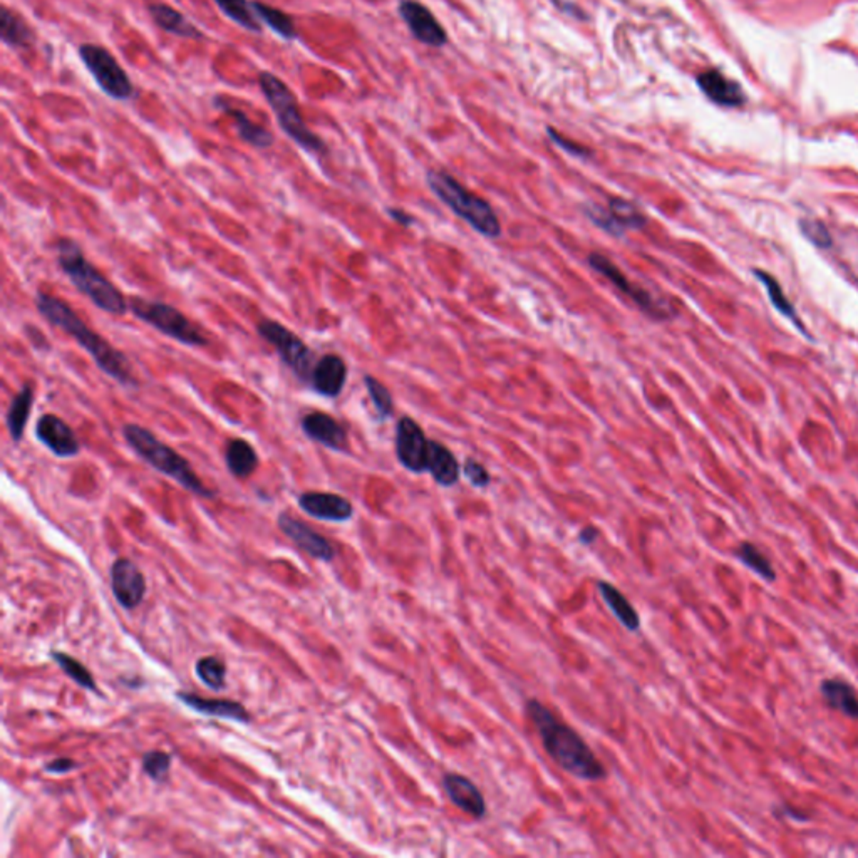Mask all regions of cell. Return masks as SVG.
I'll return each instance as SVG.
<instances>
[{
  "label": "cell",
  "mask_w": 858,
  "mask_h": 858,
  "mask_svg": "<svg viewBox=\"0 0 858 858\" xmlns=\"http://www.w3.org/2000/svg\"><path fill=\"white\" fill-rule=\"evenodd\" d=\"M387 213H389V215H391V217L396 220L397 224H411V217L408 215V213L401 212V210H393V208H391V210H387Z\"/></svg>",
  "instance_id": "ee69618b"
},
{
  "label": "cell",
  "mask_w": 858,
  "mask_h": 858,
  "mask_svg": "<svg viewBox=\"0 0 858 858\" xmlns=\"http://www.w3.org/2000/svg\"><path fill=\"white\" fill-rule=\"evenodd\" d=\"M698 84L701 89L706 93L708 98H711L714 103L725 105V106H738L743 103V93L740 86L735 82L726 80L721 72L718 71H706L698 78Z\"/></svg>",
  "instance_id": "4316f807"
},
{
  "label": "cell",
  "mask_w": 858,
  "mask_h": 858,
  "mask_svg": "<svg viewBox=\"0 0 858 858\" xmlns=\"http://www.w3.org/2000/svg\"><path fill=\"white\" fill-rule=\"evenodd\" d=\"M155 24L165 32L185 38V39H201L203 32L193 22H190L183 13L173 9L166 4H151L148 7Z\"/></svg>",
  "instance_id": "603a6c76"
},
{
  "label": "cell",
  "mask_w": 858,
  "mask_h": 858,
  "mask_svg": "<svg viewBox=\"0 0 858 858\" xmlns=\"http://www.w3.org/2000/svg\"><path fill=\"white\" fill-rule=\"evenodd\" d=\"M428 185L437 199L448 205L453 212L462 217L466 224L471 225L481 235L497 238L502 235V225L485 200L470 193L460 185L448 173H428Z\"/></svg>",
  "instance_id": "5b68a950"
},
{
  "label": "cell",
  "mask_w": 858,
  "mask_h": 858,
  "mask_svg": "<svg viewBox=\"0 0 858 858\" xmlns=\"http://www.w3.org/2000/svg\"><path fill=\"white\" fill-rule=\"evenodd\" d=\"M0 38L4 40V44L11 47L26 49L34 42V32L17 13L7 7H2Z\"/></svg>",
  "instance_id": "f1b7e54d"
},
{
  "label": "cell",
  "mask_w": 858,
  "mask_h": 858,
  "mask_svg": "<svg viewBox=\"0 0 858 858\" xmlns=\"http://www.w3.org/2000/svg\"><path fill=\"white\" fill-rule=\"evenodd\" d=\"M527 716L540 736L548 756L572 777L597 781L607 777V769L595 756L581 735L564 725L540 701L530 700L525 706Z\"/></svg>",
  "instance_id": "6da1fadb"
},
{
  "label": "cell",
  "mask_w": 858,
  "mask_h": 858,
  "mask_svg": "<svg viewBox=\"0 0 858 858\" xmlns=\"http://www.w3.org/2000/svg\"><path fill=\"white\" fill-rule=\"evenodd\" d=\"M597 589L599 592L602 595V599L606 600L607 607L610 608V612L616 616V619L621 622L622 625L631 631V633H635L639 631L641 627V617L637 614V610L633 607V604L629 602V599L625 595L621 594L617 590V587H614L612 583L608 582H597Z\"/></svg>",
  "instance_id": "83f0119b"
},
{
  "label": "cell",
  "mask_w": 858,
  "mask_h": 858,
  "mask_svg": "<svg viewBox=\"0 0 858 858\" xmlns=\"http://www.w3.org/2000/svg\"><path fill=\"white\" fill-rule=\"evenodd\" d=\"M40 443L57 458H74L81 453V443L72 428L55 414L40 416L36 424Z\"/></svg>",
  "instance_id": "5bb4252c"
},
{
  "label": "cell",
  "mask_w": 858,
  "mask_h": 858,
  "mask_svg": "<svg viewBox=\"0 0 858 858\" xmlns=\"http://www.w3.org/2000/svg\"><path fill=\"white\" fill-rule=\"evenodd\" d=\"M399 13L416 39L435 47L446 42V32L436 21L435 15L421 4L414 0H404L399 5Z\"/></svg>",
  "instance_id": "ac0fdd59"
},
{
  "label": "cell",
  "mask_w": 858,
  "mask_h": 858,
  "mask_svg": "<svg viewBox=\"0 0 858 858\" xmlns=\"http://www.w3.org/2000/svg\"><path fill=\"white\" fill-rule=\"evenodd\" d=\"M213 105L218 109H222L226 116L234 119L235 123V128H237L238 136L247 143V145L253 146V148H260V149H265V148H270L274 145V136L272 132L268 130H265L264 126L253 123L247 115L245 111L238 109V107L230 106L224 98H215L213 99Z\"/></svg>",
  "instance_id": "7402d4cb"
},
{
  "label": "cell",
  "mask_w": 858,
  "mask_h": 858,
  "mask_svg": "<svg viewBox=\"0 0 858 858\" xmlns=\"http://www.w3.org/2000/svg\"><path fill=\"white\" fill-rule=\"evenodd\" d=\"M195 671H197L200 681L205 686L215 689V691L224 689L225 681H226V666H225L224 660L218 659L215 656L201 658V659L197 660Z\"/></svg>",
  "instance_id": "d6a6232c"
},
{
  "label": "cell",
  "mask_w": 858,
  "mask_h": 858,
  "mask_svg": "<svg viewBox=\"0 0 858 858\" xmlns=\"http://www.w3.org/2000/svg\"><path fill=\"white\" fill-rule=\"evenodd\" d=\"M172 768V756L165 752H149L143 754V769L155 781H163Z\"/></svg>",
  "instance_id": "74e56055"
},
{
  "label": "cell",
  "mask_w": 858,
  "mask_h": 858,
  "mask_svg": "<svg viewBox=\"0 0 858 858\" xmlns=\"http://www.w3.org/2000/svg\"><path fill=\"white\" fill-rule=\"evenodd\" d=\"M301 428L309 439L332 451H347L349 448L345 428L326 412L314 411L305 414L301 421Z\"/></svg>",
  "instance_id": "e0dca14e"
},
{
  "label": "cell",
  "mask_w": 858,
  "mask_h": 858,
  "mask_svg": "<svg viewBox=\"0 0 858 858\" xmlns=\"http://www.w3.org/2000/svg\"><path fill=\"white\" fill-rule=\"evenodd\" d=\"M802 230H803L806 237L821 249H827V247L832 245V238H830L828 230L825 228V225L820 224V222H811V220H803Z\"/></svg>",
  "instance_id": "ab89813d"
},
{
  "label": "cell",
  "mask_w": 858,
  "mask_h": 858,
  "mask_svg": "<svg viewBox=\"0 0 858 858\" xmlns=\"http://www.w3.org/2000/svg\"><path fill=\"white\" fill-rule=\"evenodd\" d=\"M251 9H253L255 15L280 38L287 40L297 38V29H295L293 19L289 13L280 11L277 7H272L268 4H264L260 0H253Z\"/></svg>",
  "instance_id": "f546056e"
},
{
  "label": "cell",
  "mask_w": 858,
  "mask_h": 858,
  "mask_svg": "<svg viewBox=\"0 0 858 858\" xmlns=\"http://www.w3.org/2000/svg\"><path fill=\"white\" fill-rule=\"evenodd\" d=\"M218 9L232 19L235 24H238L251 32H260L262 24L260 19L255 15L251 9V2L249 0H213Z\"/></svg>",
  "instance_id": "1f68e13d"
},
{
  "label": "cell",
  "mask_w": 858,
  "mask_h": 858,
  "mask_svg": "<svg viewBox=\"0 0 858 858\" xmlns=\"http://www.w3.org/2000/svg\"><path fill=\"white\" fill-rule=\"evenodd\" d=\"M552 132V138H554L555 143H556V145L558 146H562L564 149H567V151H570L572 155H577V157H585V155L589 153V151H587L585 148H582V146L575 145V143H572V141H567V140H564V138H562L560 134H556V132Z\"/></svg>",
  "instance_id": "b9f144b4"
},
{
  "label": "cell",
  "mask_w": 858,
  "mask_h": 858,
  "mask_svg": "<svg viewBox=\"0 0 858 858\" xmlns=\"http://www.w3.org/2000/svg\"><path fill=\"white\" fill-rule=\"evenodd\" d=\"M756 276H758V278H760V280L765 284V287L768 289V295H769V299L773 301V304H775V307L778 309L779 312H781V314H785L786 318L793 319V320H794V322L800 326V322H798V319H796V312H794V309H793L792 302H788V299L785 297L783 289L779 287L778 282H777L775 278L771 277L769 274L761 272V270H756Z\"/></svg>",
  "instance_id": "8d00e7d4"
},
{
  "label": "cell",
  "mask_w": 858,
  "mask_h": 858,
  "mask_svg": "<svg viewBox=\"0 0 858 858\" xmlns=\"http://www.w3.org/2000/svg\"><path fill=\"white\" fill-rule=\"evenodd\" d=\"M443 788L453 805L458 806L464 813L473 819H483L487 815L485 798L471 779L458 773H448L443 778Z\"/></svg>",
  "instance_id": "d6986e66"
},
{
  "label": "cell",
  "mask_w": 858,
  "mask_h": 858,
  "mask_svg": "<svg viewBox=\"0 0 858 858\" xmlns=\"http://www.w3.org/2000/svg\"><path fill=\"white\" fill-rule=\"evenodd\" d=\"M345 379L347 366L343 357L326 354L316 362L309 384L320 396L337 397L343 393Z\"/></svg>",
  "instance_id": "ffe728a7"
},
{
  "label": "cell",
  "mask_w": 858,
  "mask_h": 858,
  "mask_svg": "<svg viewBox=\"0 0 858 858\" xmlns=\"http://www.w3.org/2000/svg\"><path fill=\"white\" fill-rule=\"evenodd\" d=\"M278 529L291 539L299 550L318 558L322 562H330L336 556V548L327 539H324L316 530L305 525L304 522L293 518L289 514L278 515Z\"/></svg>",
  "instance_id": "9a60e30c"
},
{
  "label": "cell",
  "mask_w": 858,
  "mask_h": 858,
  "mask_svg": "<svg viewBox=\"0 0 858 858\" xmlns=\"http://www.w3.org/2000/svg\"><path fill=\"white\" fill-rule=\"evenodd\" d=\"M257 332L264 341L276 349L280 361L297 376V379L309 384L310 374L318 361L314 357V353L305 345L304 341L297 334H293L287 326L270 319L260 320L257 324Z\"/></svg>",
  "instance_id": "ba28073f"
},
{
  "label": "cell",
  "mask_w": 858,
  "mask_h": 858,
  "mask_svg": "<svg viewBox=\"0 0 858 858\" xmlns=\"http://www.w3.org/2000/svg\"><path fill=\"white\" fill-rule=\"evenodd\" d=\"M111 589L121 607H138L146 595L145 575L130 558H118L111 567Z\"/></svg>",
  "instance_id": "4fadbf2b"
},
{
  "label": "cell",
  "mask_w": 858,
  "mask_h": 858,
  "mask_svg": "<svg viewBox=\"0 0 858 858\" xmlns=\"http://www.w3.org/2000/svg\"><path fill=\"white\" fill-rule=\"evenodd\" d=\"M585 213L595 225H599L602 230H606L614 237H621L622 234H625L627 230H641L647 225L644 213L633 203L617 197L608 199L607 208L592 207V208H587Z\"/></svg>",
  "instance_id": "7c38bea8"
},
{
  "label": "cell",
  "mask_w": 858,
  "mask_h": 858,
  "mask_svg": "<svg viewBox=\"0 0 858 858\" xmlns=\"http://www.w3.org/2000/svg\"><path fill=\"white\" fill-rule=\"evenodd\" d=\"M54 249L61 270L98 309L118 318L130 310V302L124 299V295L94 265L88 262L76 240L59 238Z\"/></svg>",
  "instance_id": "3957f363"
},
{
  "label": "cell",
  "mask_w": 858,
  "mask_h": 858,
  "mask_svg": "<svg viewBox=\"0 0 858 858\" xmlns=\"http://www.w3.org/2000/svg\"><path fill=\"white\" fill-rule=\"evenodd\" d=\"M463 475L466 480L476 487V488H487L489 485V473L485 470L483 464L475 462V460H466L463 464Z\"/></svg>",
  "instance_id": "f35d334b"
},
{
  "label": "cell",
  "mask_w": 858,
  "mask_h": 858,
  "mask_svg": "<svg viewBox=\"0 0 858 858\" xmlns=\"http://www.w3.org/2000/svg\"><path fill=\"white\" fill-rule=\"evenodd\" d=\"M176 698L197 713L207 714V716H213V718L232 719V721H237V723H251V714L245 709V706L240 704L237 701L207 700V698H201L199 694L183 692V691L176 692Z\"/></svg>",
  "instance_id": "44dd1931"
},
{
  "label": "cell",
  "mask_w": 858,
  "mask_h": 858,
  "mask_svg": "<svg viewBox=\"0 0 858 858\" xmlns=\"http://www.w3.org/2000/svg\"><path fill=\"white\" fill-rule=\"evenodd\" d=\"M80 57L93 74L94 81L105 93L124 101L130 99L134 93V86L128 76V72L121 67L116 57L105 47L96 44H81Z\"/></svg>",
  "instance_id": "9c48e42d"
},
{
  "label": "cell",
  "mask_w": 858,
  "mask_h": 858,
  "mask_svg": "<svg viewBox=\"0 0 858 858\" xmlns=\"http://www.w3.org/2000/svg\"><path fill=\"white\" fill-rule=\"evenodd\" d=\"M123 436H124L126 443L130 445V448L143 462L148 463L151 468H155L159 473L172 478L178 485H182L186 491H191L197 497L215 498L217 491L205 487V483L193 471V468H191L188 460H185L174 449L170 448L168 445L161 443L158 437L153 435L149 429H146L140 424H124L123 426Z\"/></svg>",
  "instance_id": "277c9868"
},
{
  "label": "cell",
  "mask_w": 858,
  "mask_h": 858,
  "mask_svg": "<svg viewBox=\"0 0 858 858\" xmlns=\"http://www.w3.org/2000/svg\"><path fill=\"white\" fill-rule=\"evenodd\" d=\"M36 307L40 316L55 327L64 330L81 347L93 357L96 366L111 379L123 386H136L132 362L116 347L107 343L103 336L91 329L69 305L46 292H38Z\"/></svg>",
  "instance_id": "7a4b0ae2"
},
{
  "label": "cell",
  "mask_w": 858,
  "mask_h": 858,
  "mask_svg": "<svg viewBox=\"0 0 858 858\" xmlns=\"http://www.w3.org/2000/svg\"><path fill=\"white\" fill-rule=\"evenodd\" d=\"M259 84L265 99L268 101V105L274 109V115L277 116L280 128L292 141L309 153H318V155L326 153L327 151L326 143L305 124L299 101L291 88L276 74L267 71L260 72Z\"/></svg>",
  "instance_id": "8992f818"
},
{
  "label": "cell",
  "mask_w": 858,
  "mask_h": 858,
  "mask_svg": "<svg viewBox=\"0 0 858 858\" xmlns=\"http://www.w3.org/2000/svg\"><path fill=\"white\" fill-rule=\"evenodd\" d=\"M597 535H599L597 529H594V527H585V529L581 531L579 540H581V543H583V545H592V543L597 540Z\"/></svg>",
  "instance_id": "7bdbcfd3"
},
{
  "label": "cell",
  "mask_w": 858,
  "mask_h": 858,
  "mask_svg": "<svg viewBox=\"0 0 858 858\" xmlns=\"http://www.w3.org/2000/svg\"><path fill=\"white\" fill-rule=\"evenodd\" d=\"M225 463L235 478H249L259 466V454L249 441L234 437L226 441Z\"/></svg>",
  "instance_id": "484cf974"
},
{
  "label": "cell",
  "mask_w": 858,
  "mask_h": 858,
  "mask_svg": "<svg viewBox=\"0 0 858 858\" xmlns=\"http://www.w3.org/2000/svg\"><path fill=\"white\" fill-rule=\"evenodd\" d=\"M429 445L424 431L411 418H401L396 426V456L399 463L412 473L428 471Z\"/></svg>",
  "instance_id": "8fae6325"
},
{
  "label": "cell",
  "mask_w": 858,
  "mask_h": 858,
  "mask_svg": "<svg viewBox=\"0 0 858 858\" xmlns=\"http://www.w3.org/2000/svg\"><path fill=\"white\" fill-rule=\"evenodd\" d=\"M738 556L743 560L744 565L752 568L758 575H761L766 581L775 579V570L771 567L769 560L752 543H743L740 550H738Z\"/></svg>",
  "instance_id": "d590c367"
},
{
  "label": "cell",
  "mask_w": 858,
  "mask_h": 858,
  "mask_svg": "<svg viewBox=\"0 0 858 858\" xmlns=\"http://www.w3.org/2000/svg\"><path fill=\"white\" fill-rule=\"evenodd\" d=\"M130 310L134 318L183 345L203 347L208 344L205 334L173 305L134 297L130 301Z\"/></svg>",
  "instance_id": "52a82bcc"
},
{
  "label": "cell",
  "mask_w": 858,
  "mask_h": 858,
  "mask_svg": "<svg viewBox=\"0 0 858 858\" xmlns=\"http://www.w3.org/2000/svg\"><path fill=\"white\" fill-rule=\"evenodd\" d=\"M76 768H78L76 761H72L69 758H57V760H54L49 765L46 766V771L54 773V775H66Z\"/></svg>",
  "instance_id": "60d3db41"
},
{
  "label": "cell",
  "mask_w": 858,
  "mask_h": 858,
  "mask_svg": "<svg viewBox=\"0 0 858 858\" xmlns=\"http://www.w3.org/2000/svg\"><path fill=\"white\" fill-rule=\"evenodd\" d=\"M51 658H53L54 662H57V666H59V667L64 671V674L69 675L78 686L89 689V691H96V681H94L93 675L86 669V666L81 664L80 660L67 656L64 652H57V650H51Z\"/></svg>",
  "instance_id": "836d02e7"
},
{
  "label": "cell",
  "mask_w": 858,
  "mask_h": 858,
  "mask_svg": "<svg viewBox=\"0 0 858 858\" xmlns=\"http://www.w3.org/2000/svg\"><path fill=\"white\" fill-rule=\"evenodd\" d=\"M299 506L305 514L322 522L341 523L354 515L353 503L336 493L324 491H305L299 497Z\"/></svg>",
  "instance_id": "2e32d148"
},
{
  "label": "cell",
  "mask_w": 858,
  "mask_h": 858,
  "mask_svg": "<svg viewBox=\"0 0 858 858\" xmlns=\"http://www.w3.org/2000/svg\"><path fill=\"white\" fill-rule=\"evenodd\" d=\"M428 471L435 478L436 483L441 487H453L460 480L462 470L460 463L454 458V454L449 451L446 446L441 443L431 441L429 445V460H428Z\"/></svg>",
  "instance_id": "cb8c5ba5"
},
{
  "label": "cell",
  "mask_w": 858,
  "mask_h": 858,
  "mask_svg": "<svg viewBox=\"0 0 858 858\" xmlns=\"http://www.w3.org/2000/svg\"><path fill=\"white\" fill-rule=\"evenodd\" d=\"M589 265L594 268L595 272L608 278L624 295H627L642 312H646L649 318L659 319V320L673 318V309H669V305L656 299L652 293L641 289L639 285H634L629 278L625 277V274H622L619 267H616L614 262L608 260L607 257H604L602 253H597V251L590 253Z\"/></svg>",
  "instance_id": "30bf717a"
},
{
  "label": "cell",
  "mask_w": 858,
  "mask_h": 858,
  "mask_svg": "<svg viewBox=\"0 0 858 858\" xmlns=\"http://www.w3.org/2000/svg\"><path fill=\"white\" fill-rule=\"evenodd\" d=\"M32 406H34V386L26 383L22 386V389L11 399L7 416H5V424H7V429H9V435L15 443L22 441V437H24V431H26L27 421H29Z\"/></svg>",
  "instance_id": "d4e9b609"
},
{
  "label": "cell",
  "mask_w": 858,
  "mask_h": 858,
  "mask_svg": "<svg viewBox=\"0 0 858 858\" xmlns=\"http://www.w3.org/2000/svg\"><path fill=\"white\" fill-rule=\"evenodd\" d=\"M364 384H366V389L370 393V401L376 408L379 420L389 418L393 414V408H395V403H393V396H391L389 389L372 376H364Z\"/></svg>",
  "instance_id": "e575fe53"
},
{
  "label": "cell",
  "mask_w": 858,
  "mask_h": 858,
  "mask_svg": "<svg viewBox=\"0 0 858 858\" xmlns=\"http://www.w3.org/2000/svg\"><path fill=\"white\" fill-rule=\"evenodd\" d=\"M825 701L838 711L858 719V698L854 687L842 681H825L821 686Z\"/></svg>",
  "instance_id": "4dcf8cb0"
}]
</instances>
